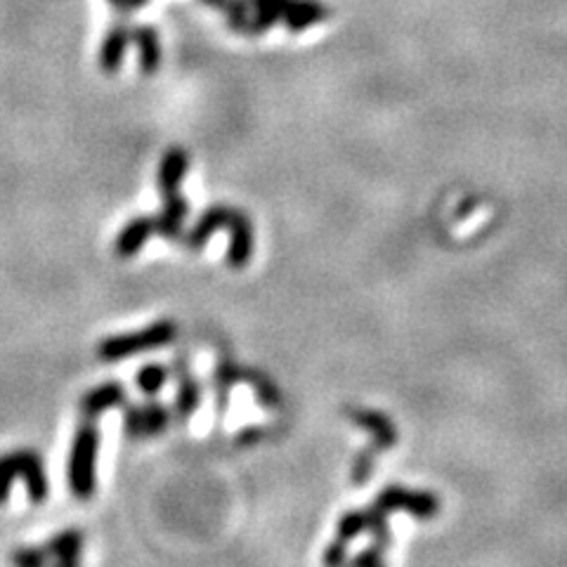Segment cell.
Here are the masks:
<instances>
[{
  "label": "cell",
  "mask_w": 567,
  "mask_h": 567,
  "mask_svg": "<svg viewBox=\"0 0 567 567\" xmlns=\"http://www.w3.org/2000/svg\"><path fill=\"white\" fill-rule=\"evenodd\" d=\"M130 41V31L126 24H116L112 31H109L107 38L102 43V52H100V64L104 71H116L121 67L123 55H126V45Z\"/></svg>",
  "instance_id": "11"
},
{
  "label": "cell",
  "mask_w": 567,
  "mask_h": 567,
  "mask_svg": "<svg viewBox=\"0 0 567 567\" xmlns=\"http://www.w3.org/2000/svg\"><path fill=\"white\" fill-rule=\"evenodd\" d=\"M348 544L343 542H334L324 553V567H343L345 565V558H348V549H345Z\"/></svg>",
  "instance_id": "19"
},
{
  "label": "cell",
  "mask_w": 567,
  "mask_h": 567,
  "mask_svg": "<svg viewBox=\"0 0 567 567\" xmlns=\"http://www.w3.org/2000/svg\"><path fill=\"white\" fill-rule=\"evenodd\" d=\"M215 230H227L232 237L230 251H227V263H230L234 270L246 267V263H249L253 256L251 220L232 206L208 208V211L201 215L199 223L194 225L192 230L185 234V237H180V241L185 244V249L199 251Z\"/></svg>",
  "instance_id": "2"
},
{
  "label": "cell",
  "mask_w": 567,
  "mask_h": 567,
  "mask_svg": "<svg viewBox=\"0 0 567 567\" xmlns=\"http://www.w3.org/2000/svg\"><path fill=\"white\" fill-rule=\"evenodd\" d=\"M123 402H126V390H123L121 383H102V386L88 390V393L81 397L78 409H81V416L97 419L102 412L121 407Z\"/></svg>",
  "instance_id": "9"
},
{
  "label": "cell",
  "mask_w": 567,
  "mask_h": 567,
  "mask_svg": "<svg viewBox=\"0 0 567 567\" xmlns=\"http://www.w3.org/2000/svg\"><path fill=\"white\" fill-rule=\"evenodd\" d=\"M168 378V369L161 367V364H149L138 374V388L145 395H156L161 388H164Z\"/></svg>",
  "instance_id": "17"
},
{
  "label": "cell",
  "mask_w": 567,
  "mask_h": 567,
  "mask_svg": "<svg viewBox=\"0 0 567 567\" xmlns=\"http://www.w3.org/2000/svg\"><path fill=\"white\" fill-rule=\"evenodd\" d=\"M355 421L360 423V426L369 428L371 433H374V440H376V447H378V449L395 445V428L390 426V421H388L383 414L357 412V414H355Z\"/></svg>",
  "instance_id": "16"
},
{
  "label": "cell",
  "mask_w": 567,
  "mask_h": 567,
  "mask_svg": "<svg viewBox=\"0 0 567 567\" xmlns=\"http://www.w3.org/2000/svg\"><path fill=\"white\" fill-rule=\"evenodd\" d=\"M189 166V156L185 149L173 147L168 149L164 161L159 166V187L161 197H164V213L161 215H142V218L130 220L123 227L119 237H116V253L121 258L135 256L142 249V244L152 237V234H161L166 239H180L182 220L187 218L189 206L187 201L180 197V180L185 178Z\"/></svg>",
  "instance_id": "1"
},
{
  "label": "cell",
  "mask_w": 567,
  "mask_h": 567,
  "mask_svg": "<svg viewBox=\"0 0 567 567\" xmlns=\"http://www.w3.org/2000/svg\"><path fill=\"white\" fill-rule=\"evenodd\" d=\"M175 376H178V400H175V416L178 421H187L189 416L197 412L199 402H201V388L199 383L194 381L192 371L187 369L185 357H178L175 362Z\"/></svg>",
  "instance_id": "10"
},
{
  "label": "cell",
  "mask_w": 567,
  "mask_h": 567,
  "mask_svg": "<svg viewBox=\"0 0 567 567\" xmlns=\"http://www.w3.org/2000/svg\"><path fill=\"white\" fill-rule=\"evenodd\" d=\"M376 508H381V511H395V508H404V511L414 513V516L419 518H428L433 516L435 508H438V501L433 497H428V494H412L407 490H395V487H390L378 497L376 501Z\"/></svg>",
  "instance_id": "8"
},
{
  "label": "cell",
  "mask_w": 567,
  "mask_h": 567,
  "mask_svg": "<svg viewBox=\"0 0 567 567\" xmlns=\"http://www.w3.org/2000/svg\"><path fill=\"white\" fill-rule=\"evenodd\" d=\"M324 17H327V10H324V5L315 3V0H293L289 10H286L284 22L291 31H303L312 24L324 22Z\"/></svg>",
  "instance_id": "12"
},
{
  "label": "cell",
  "mask_w": 567,
  "mask_h": 567,
  "mask_svg": "<svg viewBox=\"0 0 567 567\" xmlns=\"http://www.w3.org/2000/svg\"><path fill=\"white\" fill-rule=\"evenodd\" d=\"M12 567H50V560L41 546H24V549L12 551Z\"/></svg>",
  "instance_id": "18"
},
{
  "label": "cell",
  "mask_w": 567,
  "mask_h": 567,
  "mask_svg": "<svg viewBox=\"0 0 567 567\" xmlns=\"http://www.w3.org/2000/svg\"><path fill=\"white\" fill-rule=\"evenodd\" d=\"M22 478L29 490V499L34 504H43L48 499V478H45L43 459L34 449H22V452H10L0 456V504H5L10 497L12 480Z\"/></svg>",
  "instance_id": "4"
},
{
  "label": "cell",
  "mask_w": 567,
  "mask_h": 567,
  "mask_svg": "<svg viewBox=\"0 0 567 567\" xmlns=\"http://www.w3.org/2000/svg\"><path fill=\"white\" fill-rule=\"evenodd\" d=\"M345 567H348V565H345Z\"/></svg>",
  "instance_id": "21"
},
{
  "label": "cell",
  "mask_w": 567,
  "mask_h": 567,
  "mask_svg": "<svg viewBox=\"0 0 567 567\" xmlns=\"http://www.w3.org/2000/svg\"><path fill=\"white\" fill-rule=\"evenodd\" d=\"M171 423V412L159 402L142 404V407H128L123 416V428L130 440H145L161 435Z\"/></svg>",
  "instance_id": "6"
},
{
  "label": "cell",
  "mask_w": 567,
  "mask_h": 567,
  "mask_svg": "<svg viewBox=\"0 0 567 567\" xmlns=\"http://www.w3.org/2000/svg\"><path fill=\"white\" fill-rule=\"evenodd\" d=\"M97 419L81 416V426L74 435L69 456V487L76 499L88 501L95 497V464H97V445H100V430H97Z\"/></svg>",
  "instance_id": "3"
},
{
  "label": "cell",
  "mask_w": 567,
  "mask_h": 567,
  "mask_svg": "<svg viewBox=\"0 0 567 567\" xmlns=\"http://www.w3.org/2000/svg\"><path fill=\"white\" fill-rule=\"evenodd\" d=\"M109 3H112L114 8L119 10V12H128V8H126V0H109Z\"/></svg>",
  "instance_id": "20"
},
{
  "label": "cell",
  "mask_w": 567,
  "mask_h": 567,
  "mask_svg": "<svg viewBox=\"0 0 567 567\" xmlns=\"http://www.w3.org/2000/svg\"><path fill=\"white\" fill-rule=\"evenodd\" d=\"M175 336H178L175 322L164 319V322H156L152 327L138 331V334L107 338V341L97 345V357H100L102 362H121L135 353H145V350H156L164 348V345H171Z\"/></svg>",
  "instance_id": "5"
},
{
  "label": "cell",
  "mask_w": 567,
  "mask_h": 567,
  "mask_svg": "<svg viewBox=\"0 0 567 567\" xmlns=\"http://www.w3.org/2000/svg\"><path fill=\"white\" fill-rule=\"evenodd\" d=\"M83 544H86V537L81 530H64L41 549L48 556L50 567H81Z\"/></svg>",
  "instance_id": "7"
},
{
  "label": "cell",
  "mask_w": 567,
  "mask_h": 567,
  "mask_svg": "<svg viewBox=\"0 0 567 567\" xmlns=\"http://www.w3.org/2000/svg\"><path fill=\"white\" fill-rule=\"evenodd\" d=\"M246 3L256 8V19L251 22V34H260V31L270 29L277 19H284L293 0H246Z\"/></svg>",
  "instance_id": "14"
},
{
  "label": "cell",
  "mask_w": 567,
  "mask_h": 567,
  "mask_svg": "<svg viewBox=\"0 0 567 567\" xmlns=\"http://www.w3.org/2000/svg\"><path fill=\"white\" fill-rule=\"evenodd\" d=\"M246 376H249V371L234 367V364H230V362L220 364L218 371H215L213 383H215V397H218V412L220 414L225 412L227 393H230V388L234 386V383H246Z\"/></svg>",
  "instance_id": "15"
},
{
  "label": "cell",
  "mask_w": 567,
  "mask_h": 567,
  "mask_svg": "<svg viewBox=\"0 0 567 567\" xmlns=\"http://www.w3.org/2000/svg\"><path fill=\"white\" fill-rule=\"evenodd\" d=\"M130 41L140 48V64L145 74H152L161 62V45L152 26H138L130 31Z\"/></svg>",
  "instance_id": "13"
}]
</instances>
